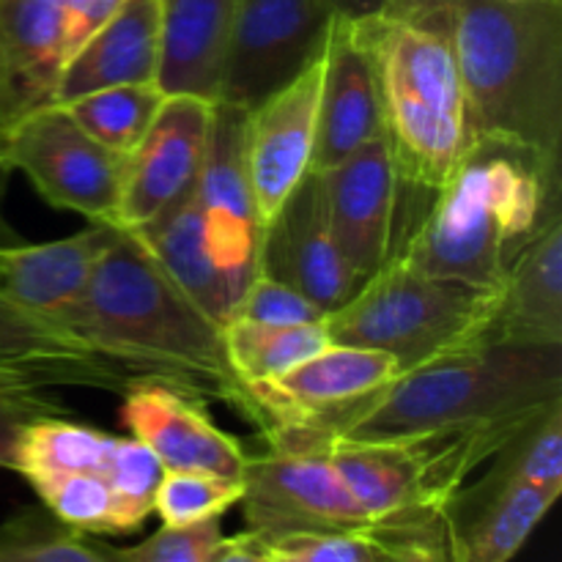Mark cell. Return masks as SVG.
I'll return each instance as SVG.
<instances>
[{
  "mask_svg": "<svg viewBox=\"0 0 562 562\" xmlns=\"http://www.w3.org/2000/svg\"><path fill=\"white\" fill-rule=\"evenodd\" d=\"M121 423L146 445L165 472L241 477L247 450L214 426L203 401L159 382H135L124 390Z\"/></svg>",
  "mask_w": 562,
  "mask_h": 562,
  "instance_id": "ac0fdd59",
  "label": "cell"
},
{
  "mask_svg": "<svg viewBox=\"0 0 562 562\" xmlns=\"http://www.w3.org/2000/svg\"><path fill=\"white\" fill-rule=\"evenodd\" d=\"M212 562H269L267 541L245 530L234 538H225L223 549Z\"/></svg>",
  "mask_w": 562,
  "mask_h": 562,
  "instance_id": "74e56055",
  "label": "cell"
},
{
  "mask_svg": "<svg viewBox=\"0 0 562 562\" xmlns=\"http://www.w3.org/2000/svg\"><path fill=\"white\" fill-rule=\"evenodd\" d=\"M384 14L442 27L472 135L562 162V0H393Z\"/></svg>",
  "mask_w": 562,
  "mask_h": 562,
  "instance_id": "7a4b0ae2",
  "label": "cell"
},
{
  "mask_svg": "<svg viewBox=\"0 0 562 562\" xmlns=\"http://www.w3.org/2000/svg\"><path fill=\"white\" fill-rule=\"evenodd\" d=\"M376 77L401 187L431 195L472 140L459 66L442 27L382 14L355 22Z\"/></svg>",
  "mask_w": 562,
  "mask_h": 562,
  "instance_id": "5b68a950",
  "label": "cell"
},
{
  "mask_svg": "<svg viewBox=\"0 0 562 562\" xmlns=\"http://www.w3.org/2000/svg\"><path fill=\"white\" fill-rule=\"evenodd\" d=\"M324 53L252 110L245 121V165L261 225L313 170Z\"/></svg>",
  "mask_w": 562,
  "mask_h": 562,
  "instance_id": "4fadbf2b",
  "label": "cell"
},
{
  "mask_svg": "<svg viewBox=\"0 0 562 562\" xmlns=\"http://www.w3.org/2000/svg\"><path fill=\"white\" fill-rule=\"evenodd\" d=\"M162 102L165 93L154 82H135L86 93L64 108L93 140L119 157H130L151 130Z\"/></svg>",
  "mask_w": 562,
  "mask_h": 562,
  "instance_id": "83f0119b",
  "label": "cell"
},
{
  "mask_svg": "<svg viewBox=\"0 0 562 562\" xmlns=\"http://www.w3.org/2000/svg\"><path fill=\"white\" fill-rule=\"evenodd\" d=\"M42 390L20 373L0 371V470H11L16 442L31 423L38 417L60 415L55 401L42 395Z\"/></svg>",
  "mask_w": 562,
  "mask_h": 562,
  "instance_id": "d590c367",
  "label": "cell"
},
{
  "mask_svg": "<svg viewBox=\"0 0 562 562\" xmlns=\"http://www.w3.org/2000/svg\"><path fill=\"white\" fill-rule=\"evenodd\" d=\"M322 3L333 11V16L360 22L371 20V16H382L393 5V0H322Z\"/></svg>",
  "mask_w": 562,
  "mask_h": 562,
  "instance_id": "f35d334b",
  "label": "cell"
},
{
  "mask_svg": "<svg viewBox=\"0 0 562 562\" xmlns=\"http://www.w3.org/2000/svg\"><path fill=\"white\" fill-rule=\"evenodd\" d=\"M0 329H3V333H53V335H64V333H55V329L44 327V324H38L36 318H31L25 311H20V307H16L14 302L5 300L3 294H0ZM64 338H69V335H64Z\"/></svg>",
  "mask_w": 562,
  "mask_h": 562,
  "instance_id": "ab89813d",
  "label": "cell"
},
{
  "mask_svg": "<svg viewBox=\"0 0 562 562\" xmlns=\"http://www.w3.org/2000/svg\"><path fill=\"white\" fill-rule=\"evenodd\" d=\"M258 269L305 294L324 316L360 289L329 234L322 176L316 170L296 184L278 214L263 225Z\"/></svg>",
  "mask_w": 562,
  "mask_h": 562,
  "instance_id": "e0dca14e",
  "label": "cell"
},
{
  "mask_svg": "<svg viewBox=\"0 0 562 562\" xmlns=\"http://www.w3.org/2000/svg\"><path fill=\"white\" fill-rule=\"evenodd\" d=\"M124 5V0H60L64 11L66 53L71 55ZM69 64V60H66Z\"/></svg>",
  "mask_w": 562,
  "mask_h": 562,
  "instance_id": "8d00e7d4",
  "label": "cell"
},
{
  "mask_svg": "<svg viewBox=\"0 0 562 562\" xmlns=\"http://www.w3.org/2000/svg\"><path fill=\"white\" fill-rule=\"evenodd\" d=\"M492 470L527 486L562 492V401L543 409L494 453Z\"/></svg>",
  "mask_w": 562,
  "mask_h": 562,
  "instance_id": "f546056e",
  "label": "cell"
},
{
  "mask_svg": "<svg viewBox=\"0 0 562 562\" xmlns=\"http://www.w3.org/2000/svg\"><path fill=\"white\" fill-rule=\"evenodd\" d=\"M115 228L88 223L66 239L0 245V294L44 327L75 338L71 322Z\"/></svg>",
  "mask_w": 562,
  "mask_h": 562,
  "instance_id": "d6986e66",
  "label": "cell"
},
{
  "mask_svg": "<svg viewBox=\"0 0 562 562\" xmlns=\"http://www.w3.org/2000/svg\"><path fill=\"white\" fill-rule=\"evenodd\" d=\"M236 0H159L154 86L165 97L220 102Z\"/></svg>",
  "mask_w": 562,
  "mask_h": 562,
  "instance_id": "603a6c76",
  "label": "cell"
},
{
  "mask_svg": "<svg viewBox=\"0 0 562 562\" xmlns=\"http://www.w3.org/2000/svg\"><path fill=\"white\" fill-rule=\"evenodd\" d=\"M225 346L234 371L239 373L247 387L267 384L294 371L300 362L329 346L324 322L313 324H252L228 322L225 324Z\"/></svg>",
  "mask_w": 562,
  "mask_h": 562,
  "instance_id": "4316f807",
  "label": "cell"
},
{
  "mask_svg": "<svg viewBox=\"0 0 562 562\" xmlns=\"http://www.w3.org/2000/svg\"><path fill=\"white\" fill-rule=\"evenodd\" d=\"M231 322H252V324H313L324 322V311L313 305L305 294H300L291 285L269 278L258 269L256 278L245 289L241 300L236 302Z\"/></svg>",
  "mask_w": 562,
  "mask_h": 562,
  "instance_id": "e575fe53",
  "label": "cell"
},
{
  "mask_svg": "<svg viewBox=\"0 0 562 562\" xmlns=\"http://www.w3.org/2000/svg\"><path fill=\"white\" fill-rule=\"evenodd\" d=\"M11 470L27 481L44 510L88 536L135 532L154 514L162 467L132 437H113L60 415L22 431Z\"/></svg>",
  "mask_w": 562,
  "mask_h": 562,
  "instance_id": "8992f818",
  "label": "cell"
},
{
  "mask_svg": "<svg viewBox=\"0 0 562 562\" xmlns=\"http://www.w3.org/2000/svg\"><path fill=\"white\" fill-rule=\"evenodd\" d=\"M560 494L527 486L497 470L442 505L450 562H510L547 519Z\"/></svg>",
  "mask_w": 562,
  "mask_h": 562,
  "instance_id": "ffe728a7",
  "label": "cell"
},
{
  "mask_svg": "<svg viewBox=\"0 0 562 562\" xmlns=\"http://www.w3.org/2000/svg\"><path fill=\"white\" fill-rule=\"evenodd\" d=\"M241 477L203 475V472H162L154 497V514L168 527L223 519L225 510L239 505Z\"/></svg>",
  "mask_w": 562,
  "mask_h": 562,
  "instance_id": "4dcf8cb0",
  "label": "cell"
},
{
  "mask_svg": "<svg viewBox=\"0 0 562 562\" xmlns=\"http://www.w3.org/2000/svg\"><path fill=\"white\" fill-rule=\"evenodd\" d=\"M66 60L60 0H0V126L55 104Z\"/></svg>",
  "mask_w": 562,
  "mask_h": 562,
  "instance_id": "44dd1931",
  "label": "cell"
},
{
  "mask_svg": "<svg viewBox=\"0 0 562 562\" xmlns=\"http://www.w3.org/2000/svg\"><path fill=\"white\" fill-rule=\"evenodd\" d=\"M379 135H384L382 104L368 49L357 36L355 22L333 16L324 44L313 170L324 173L335 168Z\"/></svg>",
  "mask_w": 562,
  "mask_h": 562,
  "instance_id": "7402d4cb",
  "label": "cell"
},
{
  "mask_svg": "<svg viewBox=\"0 0 562 562\" xmlns=\"http://www.w3.org/2000/svg\"><path fill=\"white\" fill-rule=\"evenodd\" d=\"M159 60V0H124L77 49L60 77L55 104L113 86L154 82Z\"/></svg>",
  "mask_w": 562,
  "mask_h": 562,
  "instance_id": "d4e9b609",
  "label": "cell"
},
{
  "mask_svg": "<svg viewBox=\"0 0 562 562\" xmlns=\"http://www.w3.org/2000/svg\"><path fill=\"white\" fill-rule=\"evenodd\" d=\"M510 3H521V0H510Z\"/></svg>",
  "mask_w": 562,
  "mask_h": 562,
  "instance_id": "7bdbcfd3",
  "label": "cell"
},
{
  "mask_svg": "<svg viewBox=\"0 0 562 562\" xmlns=\"http://www.w3.org/2000/svg\"><path fill=\"white\" fill-rule=\"evenodd\" d=\"M494 300L497 291L428 274L404 256H390L324 316V329L329 344L384 351L404 373L483 338Z\"/></svg>",
  "mask_w": 562,
  "mask_h": 562,
  "instance_id": "52a82bcc",
  "label": "cell"
},
{
  "mask_svg": "<svg viewBox=\"0 0 562 562\" xmlns=\"http://www.w3.org/2000/svg\"><path fill=\"white\" fill-rule=\"evenodd\" d=\"M318 176L329 234L351 278L362 285L387 263L395 245L401 179L387 137H373Z\"/></svg>",
  "mask_w": 562,
  "mask_h": 562,
  "instance_id": "7c38bea8",
  "label": "cell"
},
{
  "mask_svg": "<svg viewBox=\"0 0 562 562\" xmlns=\"http://www.w3.org/2000/svg\"><path fill=\"white\" fill-rule=\"evenodd\" d=\"M5 168L20 170L55 209L115 225L126 157L93 140L64 104H47L5 132Z\"/></svg>",
  "mask_w": 562,
  "mask_h": 562,
  "instance_id": "9c48e42d",
  "label": "cell"
},
{
  "mask_svg": "<svg viewBox=\"0 0 562 562\" xmlns=\"http://www.w3.org/2000/svg\"><path fill=\"white\" fill-rule=\"evenodd\" d=\"M558 401H562V344L483 335L426 366L398 373L327 434L349 439L486 434L505 445Z\"/></svg>",
  "mask_w": 562,
  "mask_h": 562,
  "instance_id": "3957f363",
  "label": "cell"
},
{
  "mask_svg": "<svg viewBox=\"0 0 562 562\" xmlns=\"http://www.w3.org/2000/svg\"><path fill=\"white\" fill-rule=\"evenodd\" d=\"M3 236H9V228H5L3 217H0V245H9V241H3Z\"/></svg>",
  "mask_w": 562,
  "mask_h": 562,
  "instance_id": "b9f144b4",
  "label": "cell"
},
{
  "mask_svg": "<svg viewBox=\"0 0 562 562\" xmlns=\"http://www.w3.org/2000/svg\"><path fill=\"white\" fill-rule=\"evenodd\" d=\"M247 110L214 104L206 162L195 187V203L203 231L220 267L247 289L261 263L263 225L252 201L245 165Z\"/></svg>",
  "mask_w": 562,
  "mask_h": 562,
  "instance_id": "9a60e30c",
  "label": "cell"
},
{
  "mask_svg": "<svg viewBox=\"0 0 562 562\" xmlns=\"http://www.w3.org/2000/svg\"><path fill=\"white\" fill-rule=\"evenodd\" d=\"M560 206V168L530 148L472 135L464 157L431 192L426 214L390 256L423 272L497 291L538 225Z\"/></svg>",
  "mask_w": 562,
  "mask_h": 562,
  "instance_id": "277c9868",
  "label": "cell"
},
{
  "mask_svg": "<svg viewBox=\"0 0 562 562\" xmlns=\"http://www.w3.org/2000/svg\"><path fill=\"white\" fill-rule=\"evenodd\" d=\"M269 562H384L373 525L349 532H300L267 541Z\"/></svg>",
  "mask_w": 562,
  "mask_h": 562,
  "instance_id": "1f68e13d",
  "label": "cell"
},
{
  "mask_svg": "<svg viewBox=\"0 0 562 562\" xmlns=\"http://www.w3.org/2000/svg\"><path fill=\"white\" fill-rule=\"evenodd\" d=\"M214 104L195 97H165L151 130L126 157L115 225L137 231L195 192L206 162Z\"/></svg>",
  "mask_w": 562,
  "mask_h": 562,
  "instance_id": "8fae6325",
  "label": "cell"
},
{
  "mask_svg": "<svg viewBox=\"0 0 562 562\" xmlns=\"http://www.w3.org/2000/svg\"><path fill=\"white\" fill-rule=\"evenodd\" d=\"M384 562H450L442 510H412L373 525Z\"/></svg>",
  "mask_w": 562,
  "mask_h": 562,
  "instance_id": "d6a6232c",
  "label": "cell"
},
{
  "mask_svg": "<svg viewBox=\"0 0 562 562\" xmlns=\"http://www.w3.org/2000/svg\"><path fill=\"white\" fill-rule=\"evenodd\" d=\"M0 562H121L119 549L55 519L49 510H22L0 525Z\"/></svg>",
  "mask_w": 562,
  "mask_h": 562,
  "instance_id": "f1b7e54d",
  "label": "cell"
},
{
  "mask_svg": "<svg viewBox=\"0 0 562 562\" xmlns=\"http://www.w3.org/2000/svg\"><path fill=\"white\" fill-rule=\"evenodd\" d=\"M335 472L368 519H395L412 510H442L453 497L434 437L349 439L324 431Z\"/></svg>",
  "mask_w": 562,
  "mask_h": 562,
  "instance_id": "5bb4252c",
  "label": "cell"
},
{
  "mask_svg": "<svg viewBox=\"0 0 562 562\" xmlns=\"http://www.w3.org/2000/svg\"><path fill=\"white\" fill-rule=\"evenodd\" d=\"M71 335L126 387L168 384L203 404L234 406L258 431H269L267 412L231 366L225 327L165 272L135 231H113Z\"/></svg>",
  "mask_w": 562,
  "mask_h": 562,
  "instance_id": "6da1fadb",
  "label": "cell"
},
{
  "mask_svg": "<svg viewBox=\"0 0 562 562\" xmlns=\"http://www.w3.org/2000/svg\"><path fill=\"white\" fill-rule=\"evenodd\" d=\"M143 245L154 252L165 272L214 318L225 327L234 316L236 302L245 289L220 267L212 245L203 231L195 195L187 198L176 209L165 212L154 223L135 231Z\"/></svg>",
  "mask_w": 562,
  "mask_h": 562,
  "instance_id": "484cf974",
  "label": "cell"
},
{
  "mask_svg": "<svg viewBox=\"0 0 562 562\" xmlns=\"http://www.w3.org/2000/svg\"><path fill=\"white\" fill-rule=\"evenodd\" d=\"M267 450L247 453L241 514L263 541L300 532H349L373 525L335 472L316 426H278L263 434Z\"/></svg>",
  "mask_w": 562,
  "mask_h": 562,
  "instance_id": "ba28073f",
  "label": "cell"
},
{
  "mask_svg": "<svg viewBox=\"0 0 562 562\" xmlns=\"http://www.w3.org/2000/svg\"><path fill=\"white\" fill-rule=\"evenodd\" d=\"M547 214L505 272L494 300L492 338L562 344V217Z\"/></svg>",
  "mask_w": 562,
  "mask_h": 562,
  "instance_id": "cb8c5ba5",
  "label": "cell"
},
{
  "mask_svg": "<svg viewBox=\"0 0 562 562\" xmlns=\"http://www.w3.org/2000/svg\"><path fill=\"white\" fill-rule=\"evenodd\" d=\"M322 0H236L220 102L252 110L305 71L327 44Z\"/></svg>",
  "mask_w": 562,
  "mask_h": 562,
  "instance_id": "30bf717a",
  "label": "cell"
},
{
  "mask_svg": "<svg viewBox=\"0 0 562 562\" xmlns=\"http://www.w3.org/2000/svg\"><path fill=\"white\" fill-rule=\"evenodd\" d=\"M398 362L384 351L355 346H324L311 360L267 384H252V395L267 412L269 431L278 426H316L333 431L355 406L398 376Z\"/></svg>",
  "mask_w": 562,
  "mask_h": 562,
  "instance_id": "2e32d148",
  "label": "cell"
},
{
  "mask_svg": "<svg viewBox=\"0 0 562 562\" xmlns=\"http://www.w3.org/2000/svg\"><path fill=\"white\" fill-rule=\"evenodd\" d=\"M223 521L206 519L187 527L162 525L132 549H119L121 562H212L225 543Z\"/></svg>",
  "mask_w": 562,
  "mask_h": 562,
  "instance_id": "836d02e7",
  "label": "cell"
},
{
  "mask_svg": "<svg viewBox=\"0 0 562 562\" xmlns=\"http://www.w3.org/2000/svg\"><path fill=\"white\" fill-rule=\"evenodd\" d=\"M3 148H5V130L0 126V179L9 173V168H5V159H3Z\"/></svg>",
  "mask_w": 562,
  "mask_h": 562,
  "instance_id": "60d3db41",
  "label": "cell"
}]
</instances>
